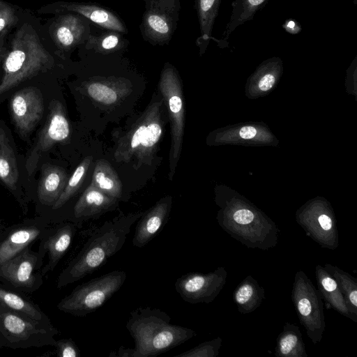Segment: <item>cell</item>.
Returning <instances> with one entry per match:
<instances>
[{"label": "cell", "instance_id": "cell-20", "mask_svg": "<svg viewBox=\"0 0 357 357\" xmlns=\"http://www.w3.org/2000/svg\"><path fill=\"white\" fill-rule=\"evenodd\" d=\"M117 200L89 184L75 204L74 214L76 218L97 217L109 211Z\"/></svg>", "mask_w": 357, "mask_h": 357}, {"label": "cell", "instance_id": "cell-3", "mask_svg": "<svg viewBox=\"0 0 357 357\" xmlns=\"http://www.w3.org/2000/svg\"><path fill=\"white\" fill-rule=\"evenodd\" d=\"M53 56L43 45L31 25L24 24L15 33L3 64L0 95L40 73L52 68Z\"/></svg>", "mask_w": 357, "mask_h": 357}, {"label": "cell", "instance_id": "cell-5", "mask_svg": "<svg viewBox=\"0 0 357 357\" xmlns=\"http://www.w3.org/2000/svg\"><path fill=\"white\" fill-rule=\"evenodd\" d=\"M158 88L168 112L170 121L171 144L169 153V178L172 180L183 144L185 123L182 84L178 71L166 63L161 71Z\"/></svg>", "mask_w": 357, "mask_h": 357}, {"label": "cell", "instance_id": "cell-23", "mask_svg": "<svg viewBox=\"0 0 357 357\" xmlns=\"http://www.w3.org/2000/svg\"><path fill=\"white\" fill-rule=\"evenodd\" d=\"M195 3L200 29V36L197 38L196 45L202 55L213 39L212 31L221 0H195Z\"/></svg>", "mask_w": 357, "mask_h": 357}, {"label": "cell", "instance_id": "cell-35", "mask_svg": "<svg viewBox=\"0 0 357 357\" xmlns=\"http://www.w3.org/2000/svg\"><path fill=\"white\" fill-rule=\"evenodd\" d=\"M17 21L18 18L13 8L0 0V33Z\"/></svg>", "mask_w": 357, "mask_h": 357}, {"label": "cell", "instance_id": "cell-21", "mask_svg": "<svg viewBox=\"0 0 357 357\" xmlns=\"http://www.w3.org/2000/svg\"><path fill=\"white\" fill-rule=\"evenodd\" d=\"M315 278L318 286V291L328 307L335 310L341 315L350 319L356 323L353 316L348 310L344 297L340 291L336 280L320 264L315 267Z\"/></svg>", "mask_w": 357, "mask_h": 357}, {"label": "cell", "instance_id": "cell-28", "mask_svg": "<svg viewBox=\"0 0 357 357\" xmlns=\"http://www.w3.org/2000/svg\"><path fill=\"white\" fill-rule=\"evenodd\" d=\"M19 170L15 152L6 131L0 127V179L10 190H15Z\"/></svg>", "mask_w": 357, "mask_h": 357}, {"label": "cell", "instance_id": "cell-18", "mask_svg": "<svg viewBox=\"0 0 357 357\" xmlns=\"http://www.w3.org/2000/svg\"><path fill=\"white\" fill-rule=\"evenodd\" d=\"M128 81L115 77H95L87 82L85 88L89 96L94 101L111 105L118 102L128 92Z\"/></svg>", "mask_w": 357, "mask_h": 357}, {"label": "cell", "instance_id": "cell-14", "mask_svg": "<svg viewBox=\"0 0 357 357\" xmlns=\"http://www.w3.org/2000/svg\"><path fill=\"white\" fill-rule=\"evenodd\" d=\"M56 12H69L79 14L106 30L127 34L128 28L123 20L114 11L93 3L59 2L54 6Z\"/></svg>", "mask_w": 357, "mask_h": 357}, {"label": "cell", "instance_id": "cell-13", "mask_svg": "<svg viewBox=\"0 0 357 357\" xmlns=\"http://www.w3.org/2000/svg\"><path fill=\"white\" fill-rule=\"evenodd\" d=\"M296 221L305 232L321 248L335 250L339 245L336 220L329 211L299 213Z\"/></svg>", "mask_w": 357, "mask_h": 357}, {"label": "cell", "instance_id": "cell-36", "mask_svg": "<svg viewBox=\"0 0 357 357\" xmlns=\"http://www.w3.org/2000/svg\"><path fill=\"white\" fill-rule=\"evenodd\" d=\"M56 354L59 357H79L80 351L72 339L56 341Z\"/></svg>", "mask_w": 357, "mask_h": 357}, {"label": "cell", "instance_id": "cell-17", "mask_svg": "<svg viewBox=\"0 0 357 357\" xmlns=\"http://www.w3.org/2000/svg\"><path fill=\"white\" fill-rule=\"evenodd\" d=\"M36 261V257L28 251L21 252L0 265V276L15 287H30L35 281Z\"/></svg>", "mask_w": 357, "mask_h": 357}, {"label": "cell", "instance_id": "cell-9", "mask_svg": "<svg viewBox=\"0 0 357 357\" xmlns=\"http://www.w3.org/2000/svg\"><path fill=\"white\" fill-rule=\"evenodd\" d=\"M227 272L220 266L213 271L188 273L178 278L174 287L181 298L191 304L210 303L225 287Z\"/></svg>", "mask_w": 357, "mask_h": 357}, {"label": "cell", "instance_id": "cell-38", "mask_svg": "<svg viewBox=\"0 0 357 357\" xmlns=\"http://www.w3.org/2000/svg\"><path fill=\"white\" fill-rule=\"evenodd\" d=\"M283 28L291 34H296L301 30V27L299 24L293 20H287L283 24Z\"/></svg>", "mask_w": 357, "mask_h": 357}, {"label": "cell", "instance_id": "cell-6", "mask_svg": "<svg viewBox=\"0 0 357 357\" xmlns=\"http://www.w3.org/2000/svg\"><path fill=\"white\" fill-rule=\"evenodd\" d=\"M127 278L123 271H113L76 288L58 304L59 310L84 317L102 306L122 287Z\"/></svg>", "mask_w": 357, "mask_h": 357}, {"label": "cell", "instance_id": "cell-4", "mask_svg": "<svg viewBox=\"0 0 357 357\" xmlns=\"http://www.w3.org/2000/svg\"><path fill=\"white\" fill-rule=\"evenodd\" d=\"M163 100H152L131 128L119 141L114 153L118 162L135 161L137 169L153 158L163 132Z\"/></svg>", "mask_w": 357, "mask_h": 357}, {"label": "cell", "instance_id": "cell-12", "mask_svg": "<svg viewBox=\"0 0 357 357\" xmlns=\"http://www.w3.org/2000/svg\"><path fill=\"white\" fill-rule=\"evenodd\" d=\"M12 121L22 136L31 132L41 120L44 112L40 91L33 86L18 91L10 101Z\"/></svg>", "mask_w": 357, "mask_h": 357}, {"label": "cell", "instance_id": "cell-27", "mask_svg": "<svg viewBox=\"0 0 357 357\" xmlns=\"http://www.w3.org/2000/svg\"><path fill=\"white\" fill-rule=\"evenodd\" d=\"M90 184L115 199L122 196L121 180L111 164L105 160L96 162Z\"/></svg>", "mask_w": 357, "mask_h": 357}, {"label": "cell", "instance_id": "cell-42", "mask_svg": "<svg viewBox=\"0 0 357 357\" xmlns=\"http://www.w3.org/2000/svg\"><path fill=\"white\" fill-rule=\"evenodd\" d=\"M355 5H356V0H353Z\"/></svg>", "mask_w": 357, "mask_h": 357}, {"label": "cell", "instance_id": "cell-32", "mask_svg": "<svg viewBox=\"0 0 357 357\" xmlns=\"http://www.w3.org/2000/svg\"><path fill=\"white\" fill-rule=\"evenodd\" d=\"M75 229V226L70 224L65 225L49 238L45 245L49 252L47 271L52 270L68 250Z\"/></svg>", "mask_w": 357, "mask_h": 357}, {"label": "cell", "instance_id": "cell-41", "mask_svg": "<svg viewBox=\"0 0 357 357\" xmlns=\"http://www.w3.org/2000/svg\"><path fill=\"white\" fill-rule=\"evenodd\" d=\"M1 52H2V47L0 46V56H1Z\"/></svg>", "mask_w": 357, "mask_h": 357}, {"label": "cell", "instance_id": "cell-26", "mask_svg": "<svg viewBox=\"0 0 357 357\" xmlns=\"http://www.w3.org/2000/svg\"><path fill=\"white\" fill-rule=\"evenodd\" d=\"M268 0H234L232 10L221 41L222 47L227 46L231 33L239 26L253 19L255 13L262 8Z\"/></svg>", "mask_w": 357, "mask_h": 357}, {"label": "cell", "instance_id": "cell-7", "mask_svg": "<svg viewBox=\"0 0 357 357\" xmlns=\"http://www.w3.org/2000/svg\"><path fill=\"white\" fill-rule=\"evenodd\" d=\"M291 297L307 335L313 344L320 342L326 328L324 303L319 291L303 271L295 274Z\"/></svg>", "mask_w": 357, "mask_h": 357}, {"label": "cell", "instance_id": "cell-2", "mask_svg": "<svg viewBox=\"0 0 357 357\" xmlns=\"http://www.w3.org/2000/svg\"><path fill=\"white\" fill-rule=\"evenodd\" d=\"M126 328L135 341L129 357L156 356L197 335L191 328L172 324L165 312L150 307L132 310Z\"/></svg>", "mask_w": 357, "mask_h": 357}, {"label": "cell", "instance_id": "cell-33", "mask_svg": "<svg viewBox=\"0 0 357 357\" xmlns=\"http://www.w3.org/2000/svg\"><path fill=\"white\" fill-rule=\"evenodd\" d=\"M92 159V156H87L77 167L70 178H68L66 185L61 196L52 206L53 209H58L63 206L77 193L82 185L86 173L88 171Z\"/></svg>", "mask_w": 357, "mask_h": 357}, {"label": "cell", "instance_id": "cell-8", "mask_svg": "<svg viewBox=\"0 0 357 357\" xmlns=\"http://www.w3.org/2000/svg\"><path fill=\"white\" fill-rule=\"evenodd\" d=\"M145 10L139 30L142 38L151 45L169 44L176 30L181 0H143Z\"/></svg>", "mask_w": 357, "mask_h": 357}, {"label": "cell", "instance_id": "cell-40", "mask_svg": "<svg viewBox=\"0 0 357 357\" xmlns=\"http://www.w3.org/2000/svg\"><path fill=\"white\" fill-rule=\"evenodd\" d=\"M2 344H3V343H2L1 339L0 337V348L1 347Z\"/></svg>", "mask_w": 357, "mask_h": 357}, {"label": "cell", "instance_id": "cell-11", "mask_svg": "<svg viewBox=\"0 0 357 357\" xmlns=\"http://www.w3.org/2000/svg\"><path fill=\"white\" fill-rule=\"evenodd\" d=\"M41 324L0 306V334L9 342L10 347H29L35 339L57 333L56 329L47 331L45 324Z\"/></svg>", "mask_w": 357, "mask_h": 357}, {"label": "cell", "instance_id": "cell-19", "mask_svg": "<svg viewBox=\"0 0 357 357\" xmlns=\"http://www.w3.org/2000/svg\"><path fill=\"white\" fill-rule=\"evenodd\" d=\"M68 180L63 168L52 165H43L37 190L39 201L44 205L52 206L63 192Z\"/></svg>", "mask_w": 357, "mask_h": 357}, {"label": "cell", "instance_id": "cell-37", "mask_svg": "<svg viewBox=\"0 0 357 357\" xmlns=\"http://www.w3.org/2000/svg\"><path fill=\"white\" fill-rule=\"evenodd\" d=\"M275 81V77L272 73L264 74L259 82V88L266 91L270 89L274 84Z\"/></svg>", "mask_w": 357, "mask_h": 357}, {"label": "cell", "instance_id": "cell-34", "mask_svg": "<svg viewBox=\"0 0 357 357\" xmlns=\"http://www.w3.org/2000/svg\"><path fill=\"white\" fill-rule=\"evenodd\" d=\"M222 342V339L218 337L211 340L205 341L188 351L176 355L175 357H217Z\"/></svg>", "mask_w": 357, "mask_h": 357}, {"label": "cell", "instance_id": "cell-22", "mask_svg": "<svg viewBox=\"0 0 357 357\" xmlns=\"http://www.w3.org/2000/svg\"><path fill=\"white\" fill-rule=\"evenodd\" d=\"M233 301L241 314L256 310L265 299V290L252 275L246 276L235 288Z\"/></svg>", "mask_w": 357, "mask_h": 357}, {"label": "cell", "instance_id": "cell-1", "mask_svg": "<svg viewBox=\"0 0 357 357\" xmlns=\"http://www.w3.org/2000/svg\"><path fill=\"white\" fill-rule=\"evenodd\" d=\"M142 214L120 215L97 228L61 273L58 286L61 287L77 282L102 266L122 248L132 225Z\"/></svg>", "mask_w": 357, "mask_h": 357}, {"label": "cell", "instance_id": "cell-31", "mask_svg": "<svg viewBox=\"0 0 357 357\" xmlns=\"http://www.w3.org/2000/svg\"><path fill=\"white\" fill-rule=\"evenodd\" d=\"M0 305L38 323L52 326L50 319L34 305L21 296L0 288Z\"/></svg>", "mask_w": 357, "mask_h": 357}, {"label": "cell", "instance_id": "cell-10", "mask_svg": "<svg viewBox=\"0 0 357 357\" xmlns=\"http://www.w3.org/2000/svg\"><path fill=\"white\" fill-rule=\"evenodd\" d=\"M70 131V125L62 103L53 100L49 105L46 123L26 158L25 166L29 175L34 172L43 153L56 144L66 142L69 138Z\"/></svg>", "mask_w": 357, "mask_h": 357}, {"label": "cell", "instance_id": "cell-30", "mask_svg": "<svg viewBox=\"0 0 357 357\" xmlns=\"http://www.w3.org/2000/svg\"><path fill=\"white\" fill-rule=\"evenodd\" d=\"M325 269L336 280L344 297L346 306L357 322V280L336 266L325 264Z\"/></svg>", "mask_w": 357, "mask_h": 357}, {"label": "cell", "instance_id": "cell-15", "mask_svg": "<svg viewBox=\"0 0 357 357\" xmlns=\"http://www.w3.org/2000/svg\"><path fill=\"white\" fill-rule=\"evenodd\" d=\"M91 33V22L74 13L60 16L53 29V38L56 44L64 51H69L84 45Z\"/></svg>", "mask_w": 357, "mask_h": 357}, {"label": "cell", "instance_id": "cell-16", "mask_svg": "<svg viewBox=\"0 0 357 357\" xmlns=\"http://www.w3.org/2000/svg\"><path fill=\"white\" fill-rule=\"evenodd\" d=\"M172 207V197L160 199L139 218L135 227L132 244L137 248L144 247L161 231L166 224Z\"/></svg>", "mask_w": 357, "mask_h": 357}, {"label": "cell", "instance_id": "cell-24", "mask_svg": "<svg viewBox=\"0 0 357 357\" xmlns=\"http://www.w3.org/2000/svg\"><path fill=\"white\" fill-rule=\"evenodd\" d=\"M274 355L277 357H308L299 327L285 322L276 339Z\"/></svg>", "mask_w": 357, "mask_h": 357}, {"label": "cell", "instance_id": "cell-25", "mask_svg": "<svg viewBox=\"0 0 357 357\" xmlns=\"http://www.w3.org/2000/svg\"><path fill=\"white\" fill-rule=\"evenodd\" d=\"M129 41L120 32L107 30L98 35L90 34L84 45L89 52L109 55L120 54L128 47Z\"/></svg>", "mask_w": 357, "mask_h": 357}, {"label": "cell", "instance_id": "cell-39", "mask_svg": "<svg viewBox=\"0 0 357 357\" xmlns=\"http://www.w3.org/2000/svg\"><path fill=\"white\" fill-rule=\"evenodd\" d=\"M239 134L243 139H251L256 135L257 130L252 126H244L240 130Z\"/></svg>", "mask_w": 357, "mask_h": 357}, {"label": "cell", "instance_id": "cell-29", "mask_svg": "<svg viewBox=\"0 0 357 357\" xmlns=\"http://www.w3.org/2000/svg\"><path fill=\"white\" fill-rule=\"evenodd\" d=\"M40 233L35 227L22 228L13 232L0 245V265L22 252Z\"/></svg>", "mask_w": 357, "mask_h": 357}]
</instances>
